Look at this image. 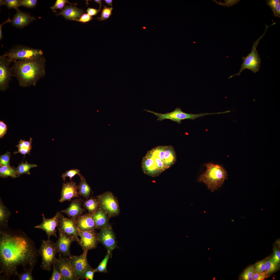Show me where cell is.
Wrapping results in <instances>:
<instances>
[{
  "mask_svg": "<svg viewBox=\"0 0 280 280\" xmlns=\"http://www.w3.org/2000/svg\"><path fill=\"white\" fill-rule=\"evenodd\" d=\"M277 267V264L274 263L271 258L266 262L265 271L269 274L275 271Z\"/></svg>",
  "mask_w": 280,
  "mask_h": 280,
  "instance_id": "41",
  "label": "cell"
},
{
  "mask_svg": "<svg viewBox=\"0 0 280 280\" xmlns=\"http://www.w3.org/2000/svg\"><path fill=\"white\" fill-rule=\"evenodd\" d=\"M67 3L71 4L76 5V3H71L67 0H57L53 6L50 7L51 8L54 12H56V10L57 9L62 10L63 7L65 6V4Z\"/></svg>",
  "mask_w": 280,
  "mask_h": 280,
  "instance_id": "36",
  "label": "cell"
},
{
  "mask_svg": "<svg viewBox=\"0 0 280 280\" xmlns=\"http://www.w3.org/2000/svg\"><path fill=\"white\" fill-rule=\"evenodd\" d=\"M59 230V236L57 242L54 243L57 253L61 254L63 256L69 257L70 254V246L74 239L65 233Z\"/></svg>",
  "mask_w": 280,
  "mask_h": 280,
  "instance_id": "17",
  "label": "cell"
},
{
  "mask_svg": "<svg viewBox=\"0 0 280 280\" xmlns=\"http://www.w3.org/2000/svg\"><path fill=\"white\" fill-rule=\"evenodd\" d=\"M37 0H20V6L32 8L37 6Z\"/></svg>",
  "mask_w": 280,
  "mask_h": 280,
  "instance_id": "39",
  "label": "cell"
},
{
  "mask_svg": "<svg viewBox=\"0 0 280 280\" xmlns=\"http://www.w3.org/2000/svg\"><path fill=\"white\" fill-rule=\"evenodd\" d=\"M206 170L200 176L198 181L205 184L208 189L213 192L224 183L227 177V173L222 166L209 163L205 164Z\"/></svg>",
  "mask_w": 280,
  "mask_h": 280,
  "instance_id": "3",
  "label": "cell"
},
{
  "mask_svg": "<svg viewBox=\"0 0 280 280\" xmlns=\"http://www.w3.org/2000/svg\"><path fill=\"white\" fill-rule=\"evenodd\" d=\"M83 205L89 213L92 214L97 211L99 207L97 200L92 198L86 200L84 202Z\"/></svg>",
  "mask_w": 280,
  "mask_h": 280,
  "instance_id": "28",
  "label": "cell"
},
{
  "mask_svg": "<svg viewBox=\"0 0 280 280\" xmlns=\"http://www.w3.org/2000/svg\"><path fill=\"white\" fill-rule=\"evenodd\" d=\"M78 186L73 181L64 183L61 192L59 202H62L66 201H70L73 198L79 197Z\"/></svg>",
  "mask_w": 280,
  "mask_h": 280,
  "instance_id": "19",
  "label": "cell"
},
{
  "mask_svg": "<svg viewBox=\"0 0 280 280\" xmlns=\"http://www.w3.org/2000/svg\"><path fill=\"white\" fill-rule=\"evenodd\" d=\"M267 3L272 9L274 15L280 17V1L279 0L267 1Z\"/></svg>",
  "mask_w": 280,
  "mask_h": 280,
  "instance_id": "30",
  "label": "cell"
},
{
  "mask_svg": "<svg viewBox=\"0 0 280 280\" xmlns=\"http://www.w3.org/2000/svg\"><path fill=\"white\" fill-rule=\"evenodd\" d=\"M273 262L277 264L280 260V252L277 250H274V255L271 258Z\"/></svg>",
  "mask_w": 280,
  "mask_h": 280,
  "instance_id": "47",
  "label": "cell"
},
{
  "mask_svg": "<svg viewBox=\"0 0 280 280\" xmlns=\"http://www.w3.org/2000/svg\"><path fill=\"white\" fill-rule=\"evenodd\" d=\"M78 229L83 231L95 230L97 228L92 214L90 213L82 215L75 220Z\"/></svg>",
  "mask_w": 280,
  "mask_h": 280,
  "instance_id": "20",
  "label": "cell"
},
{
  "mask_svg": "<svg viewBox=\"0 0 280 280\" xmlns=\"http://www.w3.org/2000/svg\"><path fill=\"white\" fill-rule=\"evenodd\" d=\"M78 229L79 236L80 237L79 243L83 252L95 248L97 242V233L95 230L83 231Z\"/></svg>",
  "mask_w": 280,
  "mask_h": 280,
  "instance_id": "14",
  "label": "cell"
},
{
  "mask_svg": "<svg viewBox=\"0 0 280 280\" xmlns=\"http://www.w3.org/2000/svg\"><path fill=\"white\" fill-rule=\"evenodd\" d=\"M20 0H0V6L5 5L9 9H14L17 11L19 10Z\"/></svg>",
  "mask_w": 280,
  "mask_h": 280,
  "instance_id": "32",
  "label": "cell"
},
{
  "mask_svg": "<svg viewBox=\"0 0 280 280\" xmlns=\"http://www.w3.org/2000/svg\"><path fill=\"white\" fill-rule=\"evenodd\" d=\"M111 252L108 250V253L104 258L99 264L98 266L95 269V272L106 273L107 272V264L111 256Z\"/></svg>",
  "mask_w": 280,
  "mask_h": 280,
  "instance_id": "31",
  "label": "cell"
},
{
  "mask_svg": "<svg viewBox=\"0 0 280 280\" xmlns=\"http://www.w3.org/2000/svg\"><path fill=\"white\" fill-rule=\"evenodd\" d=\"M267 272H263L261 273H258L255 272L253 275V280H263L267 277L268 274Z\"/></svg>",
  "mask_w": 280,
  "mask_h": 280,
  "instance_id": "44",
  "label": "cell"
},
{
  "mask_svg": "<svg viewBox=\"0 0 280 280\" xmlns=\"http://www.w3.org/2000/svg\"><path fill=\"white\" fill-rule=\"evenodd\" d=\"M56 12L58 13L56 14L57 15H61L66 19L73 20L79 19L84 12L81 9L70 5H65L60 12Z\"/></svg>",
  "mask_w": 280,
  "mask_h": 280,
  "instance_id": "22",
  "label": "cell"
},
{
  "mask_svg": "<svg viewBox=\"0 0 280 280\" xmlns=\"http://www.w3.org/2000/svg\"><path fill=\"white\" fill-rule=\"evenodd\" d=\"M8 127L6 124L3 121H0V138L3 137L6 133Z\"/></svg>",
  "mask_w": 280,
  "mask_h": 280,
  "instance_id": "46",
  "label": "cell"
},
{
  "mask_svg": "<svg viewBox=\"0 0 280 280\" xmlns=\"http://www.w3.org/2000/svg\"><path fill=\"white\" fill-rule=\"evenodd\" d=\"M10 215V212L0 200V226L4 228L7 227L8 221Z\"/></svg>",
  "mask_w": 280,
  "mask_h": 280,
  "instance_id": "25",
  "label": "cell"
},
{
  "mask_svg": "<svg viewBox=\"0 0 280 280\" xmlns=\"http://www.w3.org/2000/svg\"><path fill=\"white\" fill-rule=\"evenodd\" d=\"M1 177L7 178L10 177L12 178L18 177L15 168L10 166H0Z\"/></svg>",
  "mask_w": 280,
  "mask_h": 280,
  "instance_id": "29",
  "label": "cell"
},
{
  "mask_svg": "<svg viewBox=\"0 0 280 280\" xmlns=\"http://www.w3.org/2000/svg\"><path fill=\"white\" fill-rule=\"evenodd\" d=\"M255 272L254 266H250L247 268L241 275V277L243 280H253L252 276Z\"/></svg>",
  "mask_w": 280,
  "mask_h": 280,
  "instance_id": "33",
  "label": "cell"
},
{
  "mask_svg": "<svg viewBox=\"0 0 280 280\" xmlns=\"http://www.w3.org/2000/svg\"><path fill=\"white\" fill-rule=\"evenodd\" d=\"M17 11L10 23L13 26L17 28H23L36 19L34 17L29 13L20 10Z\"/></svg>",
  "mask_w": 280,
  "mask_h": 280,
  "instance_id": "18",
  "label": "cell"
},
{
  "mask_svg": "<svg viewBox=\"0 0 280 280\" xmlns=\"http://www.w3.org/2000/svg\"><path fill=\"white\" fill-rule=\"evenodd\" d=\"M61 213L58 212L55 215L50 218H46L43 215V222L40 225L34 226L35 228H38L45 231L47 236L48 239L54 236L57 237L56 228L59 226Z\"/></svg>",
  "mask_w": 280,
  "mask_h": 280,
  "instance_id": "13",
  "label": "cell"
},
{
  "mask_svg": "<svg viewBox=\"0 0 280 280\" xmlns=\"http://www.w3.org/2000/svg\"><path fill=\"white\" fill-rule=\"evenodd\" d=\"M10 153L7 151L5 153L1 155L0 157V166H10Z\"/></svg>",
  "mask_w": 280,
  "mask_h": 280,
  "instance_id": "37",
  "label": "cell"
},
{
  "mask_svg": "<svg viewBox=\"0 0 280 280\" xmlns=\"http://www.w3.org/2000/svg\"><path fill=\"white\" fill-rule=\"evenodd\" d=\"M144 110L151 113L158 117L157 120L162 121L163 120L168 119L172 121L177 122L178 124L181 123V121L187 119L194 120L197 118L209 115L217 114L218 113H202L198 114H188L182 111L179 107L171 112L165 114H161L155 113L148 110L144 109Z\"/></svg>",
  "mask_w": 280,
  "mask_h": 280,
  "instance_id": "7",
  "label": "cell"
},
{
  "mask_svg": "<svg viewBox=\"0 0 280 280\" xmlns=\"http://www.w3.org/2000/svg\"><path fill=\"white\" fill-rule=\"evenodd\" d=\"M81 205V201L80 199H73L69 207L66 209L61 211V212L76 220L77 218L83 215L85 211V209L82 207Z\"/></svg>",
  "mask_w": 280,
  "mask_h": 280,
  "instance_id": "21",
  "label": "cell"
},
{
  "mask_svg": "<svg viewBox=\"0 0 280 280\" xmlns=\"http://www.w3.org/2000/svg\"><path fill=\"white\" fill-rule=\"evenodd\" d=\"M37 166L36 165L29 163L26 161L24 163L22 162L21 163L19 164L17 168H15L18 177L24 174H30V169Z\"/></svg>",
  "mask_w": 280,
  "mask_h": 280,
  "instance_id": "27",
  "label": "cell"
},
{
  "mask_svg": "<svg viewBox=\"0 0 280 280\" xmlns=\"http://www.w3.org/2000/svg\"><path fill=\"white\" fill-rule=\"evenodd\" d=\"M92 18V17L88 14L84 13L81 16L79 19H73V20L83 23H85L90 21Z\"/></svg>",
  "mask_w": 280,
  "mask_h": 280,
  "instance_id": "45",
  "label": "cell"
},
{
  "mask_svg": "<svg viewBox=\"0 0 280 280\" xmlns=\"http://www.w3.org/2000/svg\"><path fill=\"white\" fill-rule=\"evenodd\" d=\"M100 208L110 216L115 215L119 212L118 203L116 198L110 192L97 197Z\"/></svg>",
  "mask_w": 280,
  "mask_h": 280,
  "instance_id": "8",
  "label": "cell"
},
{
  "mask_svg": "<svg viewBox=\"0 0 280 280\" xmlns=\"http://www.w3.org/2000/svg\"><path fill=\"white\" fill-rule=\"evenodd\" d=\"M104 1L106 3L108 4L109 5L112 6L113 1L112 0H105Z\"/></svg>",
  "mask_w": 280,
  "mask_h": 280,
  "instance_id": "50",
  "label": "cell"
},
{
  "mask_svg": "<svg viewBox=\"0 0 280 280\" xmlns=\"http://www.w3.org/2000/svg\"><path fill=\"white\" fill-rule=\"evenodd\" d=\"M76 174L78 175L80 177L82 176L79 170L77 169H73L67 171L63 173L61 177L64 181L65 180L66 177H69L71 181L72 178Z\"/></svg>",
  "mask_w": 280,
  "mask_h": 280,
  "instance_id": "34",
  "label": "cell"
},
{
  "mask_svg": "<svg viewBox=\"0 0 280 280\" xmlns=\"http://www.w3.org/2000/svg\"><path fill=\"white\" fill-rule=\"evenodd\" d=\"M53 265L61 274L63 280L79 279L68 258L62 257L60 254L59 257L56 259Z\"/></svg>",
  "mask_w": 280,
  "mask_h": 280,
  "instance_id": "10",
  "label": "cell"
},
{
  "mask_svg": "<svg viewBox=\"0 0 280 280\" xmlns=\"http://www.w3.org/2000/svg\"><path fill=\"white\" fill-rule=\"evenodd\" d=\"M144 29H145V27H144Z\"/></svg>",
  "mask_w": 280,
  "mask_h": 280,
  "instance_id": "52",
  "label": "cell"
},
{
  "mask_svg": "<svg viewBox=\"0 0 280 280\" xmlns=\"http://www.w3.org/2000/svg\"><path fill=\"white\" fill-rule=\"evenodd\" d=\"M38 252L41 257V267L43 270L50 271L51 267L57 259V253L54 243L50 239L47 240H42Z\"/></svg>",
  "mask_w": 280,
  "mask_h": 280,
  "instance_id": "6",
  "label": "cell"
},
{
  "mask_svg": "<svg viewBox=\"0 0 280 280\" xmlns=\"http://www.w3.org/2000/svg\"><path fill=\"white\" fill-rule=\"evenodd\" d=\"M38 253L32 241L23 233L1 231L0 273L5 276H18V267L24 271L28 266L33 269Z\"/></svg>",
  "mask_w": 280,
  "mask_h": 280,
  "instance_id": "1",
  "label": "cell"
},
{
  "mask_svg": "<svg viewBox=\"0 0 280 280\" xmlns=\"http://www.w3.org/2000/svg\"><path fill=\"white\" fill-rule=\"evenodd\" d=\"M113 8L105 6L102 9L101 17L97 19L100 21H103L109 18L111 15Z\"/></svg>",
  "mask_w": 280,
  "mask_h": 280,
  "instance_id": "35",
  "label": "cell"
},
{
  "mask_svg": "<svg viewBox=\"0 0 280 280\" xmlns=\"http://www.w3.org/2000/svg\"><path fill=\"white\" fill-rule=\"evenodd\" d=\"M92 216L97 228L101 229L108 225L106 213L100 208L98 209Z\"/></svg>",
  "mask_w": 280,
  "mask_h": 280,
  "instance_id": "23",
  "label": "cell"
},
{
  "mask_svg": "<svg viewBox=\"0 0 280 280\" xmlns=\"http://www.w3.org/2000/svg\"><path fill=\"white\" fill-rule=\"evenodd\" d=\"M101 229L99 233L97 234L98 241L111 252L116 247L114 234L111 227L108 225Z\"/></svg>",
  "mask_w": 280,
  "mask_h": 280,
  "instance_id": "16",
  "label": "cell"
},
{
  "mask_svg": "<svg viewBox=\"0 0 280 280\" xmlns=\"http://www.w3.org/2000/svg\"><path fill=\"white\" fill-rule=\"evenodd\" d=\"M52 274L50 279L51 280H63L62 276L53 265Z\"/></svg>",
  "mask_w": 280,
  "mask_h": 280,
  "instance_id": "43",
  "label": "cell"
},
{
  "mask_svg": "<svg viewBox=\"0 0 280 280\" xmlns=\"http://www.w3.org/2000/svg\"><path fill=\"white\" fill-rule=\"evenodd\" d=\"M266 261L265 260L259 261L255 264L254 268L255 272L261 273L265 271Z\"/></svg>",
  "mask_w": 280,
  "mask_h": 280,
  "instance_id": "40",
  "label": "cell"
},
{
  "mask_svg": "<svg viewBox=\"0 0 280 280\" xmlns=\"http://www.w3.org/2000/svg\"><path fill=\"white\" fill-rule=\"evenodd\" d=\"M58 226V229L79 243L80 239L75 220L65 217L61 214Z\"/></svg>",
  "mask_w": 280,
  "mask_h": 280,
  "instance_id": "12",
  "label": "cell"
},
{
  "mask_svg": "<svg viewBox=\"0 0 280 280\" xmlns=\"http://www.w3.org/2000/svg\"><path fill=\"white\" fill-rule=\"evenodd\" d=\"M13 61L3 54L0 56V90L4 91L9 87V82L12 76L11 67Z\"/></svg>",
  "mask_w": 280,
  "mask_h": 280,
  "instance_id": "11",
  "label": "cell"
},
{
  "mask_svg": "<svg viewBox=\"0 0 280 280\" xmlns=\"http://www.w3.org/2000/svg\"><path fill=\"white\" fill-rule=\"evenodd\" d=\"M87 253L83 252L80 255L76 256L71 255L68 257L79 279H82L84 273L91 267L87 261Z\"/></svg>",
  "mask_w": 280,
  "mask_h": 280,
  "instance_id": "15",
  "label": "cell"
},
{
  "mask_svg": "<svg viewBox=\"0 0 280 280\" xmlns=\"http://www.w3.org/2000/svg\"><path fill=\"white\" fill-rule=\"evenodd\" d=\"M95 272V269L91 267L87 270L84 273L82 279L93 280L94 273Z\"/></svg>",
  "mask_w": 280,
  "mask_h": 280,
  "instance_id": "42",
  "label": "cell"
},
{
  "mask_svg": "<svg viewBox=\"0 0 280 280\" xmlns=\"http://www.w3.org/2000/svg\"><path fill=\"white\" fill-rule=\"evenodd\" d=\"M94 1L95 2L98 3L100 4V8L99 9L101 10V5L102 4V1L101 0H95Z\"/></svg>",
  "mask_w": 280,
  "mask_h": 280,
  "instance_id": "51",
  "label": "cell"
},
{
  "mask_svg": "<svg viewBox=\"0 0 280 280\" xmlns=\"http://www.w3.org/2000/svg\"><path fill=\"white\" fill-rule=\"evenodd\" d=\"M12 62V76L16 78L22 87L35 86L45 74L46 59L43 55L31 60H15Z\"/></svg>",
  "mask_w": 280,
  "mask_h": 280,
  "instance_id": "2",
  "label": "cell"
},
{
  "mask_svg": "<svg viewBox=\"0 0 280 280\" xmlns=\"http://www.w3.org/2000/svg\"><path fill=\"white\" fill-rule=\"evenodd\" d=\"M100 11V10L99 9L97 10L89 8H88L86 10L87 14L92 16L96 15Z\"/></svg>",
  "mask_w": 280,
  "mask_h": 280,
  "instance_id": "48",
  "label": "cell"
},
{
  "mask_svg": "<svg viewBox=\"0 0 280 280\" xmlns=\"http://www.w3.org/2000/svg\"><path fill=\"white\" fill-rule=\"evenodd\" d=\"M43 51L40 49L18 45L13 46L3 54L13 61L36 59L43 56Z\"/></svg>",
  "mask_w": 280,
  "mask_h": 280,
  "instance_id": "4",
  "label": "cell"
},
{
  "mask_svg": "<svg viewBox=\"0 0 280 280\" xmlns=\"http://www.w3.org/2000/svg\"><path fill=\"white\" fill-rule=\"evenodd\" d=\"M32 140L31 138H30L28 141L21 139L18 142V144L16 146L18 148V151L14 152V154L20 153L24 155L27 154H30L32 147Z\"/></svg>",
  "mask_w": 280,
  "mask_h": 280,
  "instance_id": "24",
  "label": "cell"
},
{
  "mask_svg": "<svg viewBox=\"0 0 280 280\" xmlns=\"http://www.w3.org/2000/svg\"><path fill=\"white\" fill-rule=\"evenodd\" d=\"M80 178V181L78 186L79 193L84 198H88L90 194L91 188L83 176Z\"/></svg>",
  "mask_w": 280,
  "mask_h": 280,
  "instance_id": "26",
  "label": "cell"
},
{
  "mask_svg": "<svg viewBox=\"0 0 280 280\" xmlns=\"http://www.w3.org/2000/svg\"><path fill=\"white\" fill-rule=\"evenodd\" d=\"M33 269H30L24 271V272L18 275L20 280H32L33 278L32 275Z\"/></svg>",
  "mask_w": 280,
  "mask_h": 280,
  "instance_id": "38",
  "label": "cell"
},
{
  "mask_svg": "<svg viewBox=\"0 0 280 280\" xmlns=\"http://www.w3.org/2000/svg\"><path fill=\"white\" fill-rule=\"evenodd\" d=\"M151 151L161 160L167 169L176 161L175 152L172 146H159L152 149Z\"/></svg>",
  "mask_w": 280,
  "mask_h": 280,
  "instance_id": "9",
  "label": "cell"
},
{
  "mask_svg": "<svg viewBox=\"0 0 280 280\" xmlns=\"http://www.w3.org/2000/svg\"><path fill=\"white\" fill-rule=\"evenodd\" d=\"M11 21V19H10L9 18H8V19L0 25V40H1L3 38V35H2V26L5 23L8 22H10Z\"/></svg>",
  "mask_w": 280,
  "mask_h": 280,
  "instance_id": "49",
  "label": "cell"
},
{
  "mask_svg": "<svg viewBox=\"0 0 280 280\" xmlns=\"http://www.w3.org/2000/svg\"><path fill=\"white\" fill-rule=\"evenodd\" d=\"M266 26L265 32L253 43L251 52L246 57H242L243 61L239 72L230 76L228 78V79L235 75H240L241 73L246 69L250 70L255 73L259 71L261 67V60L256 50V48L260 40L265 34L267 28L269 27L267 26Z\"/></svg>",
  "mask_w": 280,
  "mask_h": 280,
  "instance_id": "5",
  "label": "cell"
}]
</instances>
